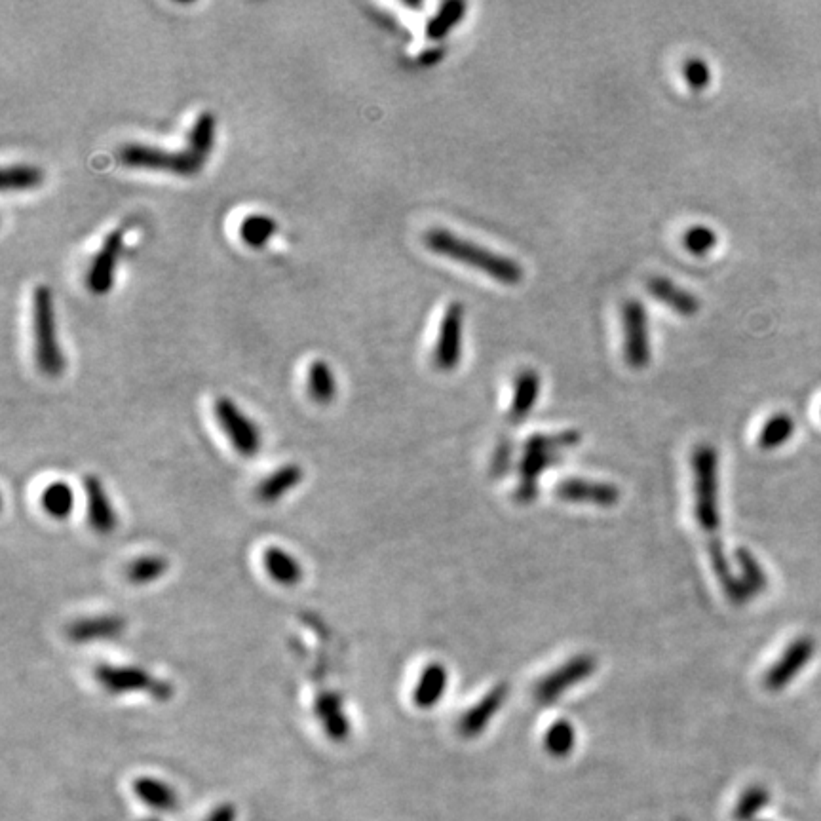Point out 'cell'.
<instances>
[{"label": "cell", "instance_id": "obj_1", "mask_svg": "<svg viewBox=\"0 0 821 821\" xmlns=\"http://www.w3.org/2000/svg\"><path fill=\"white\" fill-rule=\"evenodd\" d=\"M424 244L430 251L449 257L466 267L476 268L504 286H517L523 282L525 272L514 259L495 253L491 249L481 248L478 244L464 240L449 230H428L424 236Z\"/></svg>", "mask_w": 821, "mask_h": 821}, {"label": "cell", "instance_id": "obj_2", "mask_svg": "<svg viewBox=\"0 0 821 821\" xmlns=\"http://www.w3.org/2000/svg\"><path fill=\"white\" fill-rule=\"evenodd\" d=\"M33 335L35 360L42 375L59 377L65 371V354L58 343L54 295L48 286H37L33 293Z\"/></svg>", "mask_w": 821, "mask_h": 821}, {"label": "cell", "instance_id": "obj_3", "mask_svg": "<svg viewBox=\"0 0 821 821\" xmlns=\"http://www.w3.org/2000/svg\"><path fill=\"white\" fill-rule=\"evenodd\" d=\"M94 679L101 690H105L111 696L145 694L162 704L170 702L175 696L173 683L141 666L99 664L94 668Z\"/></svg>", "mask_w": 821, "mask_h": 821}, {"label": "cell", "instance_id": "obj_4", "mask_svg": "<svg viewBox=\"0 0 821 821\" xmlns=\"http://www.w3.org/2000/svg\"><path fill=\"white\" fill-rule=\"evenodd\" d=\"M118 158L128 168H141L153 172L173 173L179 177H192L202 172L206 160L198 158L189 149L185 151H166L160 147H151L143 143H128L120 147Z\"/></svg>", "mask_w": 821, "mask_h": 821}, {"label": "cell", "instance_id": "obj_5", "mask_svg": "<svg viewBox=\"0 0 821 821\" xmlns=\"http://www.w3.org/2000/svg\"><path fill=\"white\" fill-rule=\"evenodd\" d=\"M213 413L223 434L227 436L232 449L242 459H253L263 449V432L259 424L249 419L246 411L227 396L217 398L213 403Z\"/></svg>", "mask_w": 821, "mask_h": 821}, {"label": "cell", "instance_id": "obj_6", "mask_svg": "<svg viewBox=\"0 0 821 821\" xmlns=\"http://www.w3.org/2000/svg\"><path fill=\"white\" fill-rule=\"evenodd\" d=\"M694 472H696V514L700 525L709 531L719 529V483H717V451L709 445H702L694 451Z\"/></svg>", "mask_w": 821, "mask_h": 821}, {"label": "cell", "instance_id": "obj_7", "mask_svg": "<svg viewBox=\"0 0 821 821\" xmlns=\"http://www.w3.org/2000/svg\"><path fill=\"white\" fill-rule=\"evenodd\" d=\"M624 356L633 369H645L650 363L649 316L641 301L628 299L622 305Z\"/></svg>", "mask_w": 821, "mask_h": 821}, {"label": "cell", "instance_id": "obj_8", "mask_svg": "<svg viewBox=\"0 0 821 821\" xmlns=\"http://www.w3.org/2000/svg\"><path fill=\"white\" fill-rule=\"evenodd\" d=\"M464 305L451 303L441 318L438 341L434 348V363L441 371H453L462 360V341H464Z\"/></svg>", "mask_w": 821, "mask_h": 821}, {"label": "cell", "instance_id": "obj_9", "mask_svg": "<svg viewBox=\"0 0 821 821\" xmlns=\"http://www.w3.org/2000/svg\"><path fill=\"white\" fill-rule=\"evenodd\" d=\"M128 630V620L116 612L90 614L73 620L65 628V637L75 645H92L107 643L122 637Z\"/></svg>", "mask_w": 821, "mask_h": 821}, {"label": "cell", "instance_id": "obj_10", "mask_svg": "<svg viewBox=\"0 0 821 821\" xmlns=\"http://www.w3.org/2000/svg\"><path fill=\"white\" fill-rule=\"evenodd\" d=\"M84 500L88 527L99 536H111L118 529V512L103 479L96 474L84 476Z\"/></svg>", "mask_w": 821, "mask_h": 821}, {"label": "cell", "instance_id": "obj_11", "mask_svg": "<svg viewBox=\"0 0 821 821\" xmlns=\"http://www.w3.org/2000/svg\"><path fill=\"white\" fill-rule=\"evenodd\" d=\"M816 652V641L810 635L795 639L787 649L783 650L782 658L772 664L764 675V687L770 692H780L801 673L804 666L810 664Z\"/></svg>", "mask_w": 821, "mask_h": 821}, {"label": "cell", "instance_id": "obj_12", "mask_svg": "<svg viewBox=\"0 0 821 821\" xmlns=\"http://www.w3.org/2000/svg\"><path fill=\"white\" fill-rule=\"evenodd\" d=\"M312 711H314V717L322 728V732L333 744H344L350 740L352 721L346 713L343 694L339 690H331V688L322 690L314 698Z\"/></svg>", "mask_w": 821, "mask_h": 821}, {"label": "cell", "instance_id": "obj_13", "mask_svg": "<svg viewBox=\"0 0 821 821\" xmlns=\"http://www.w3.org/2000/svg\"><path fill=\"white\" fill-rule=\"evenodd\" d=\"M124 246V232L113 230L103 240V246L97 251L92 265L86 274V287L97 297L107 295L115 286L116 265Z\"/></svg>", "mask_w": 821, "mask_h": 821}, {"label": "cell", "instance_id": "obj_14", "mask_svg": "<svg viewBox=\"0 0 821 821\" xmlns=\"http://www.w3.org/2000/svg\"><path fill=\"white\" fill-rule=\"evenodd\" d=\"M305 478V468L299 462H286L257 483L255 498L265 506H274L291 495Z\"/></svg>", "mask_w": 821, "mask_h": 821}, {"label": "cell", "instance_id": "obj_15", "mask_svg": "<svg viewBox=\"0 0 821 821\" xmlns=\"http://www.w3.org/2000/svg\"><path fill=\"white\" fill-rule=\"evenodd\" d=\"M263 569L268 578L282 588H297L305 580L301 559L282 546H268L263 552Z\"/></svg>", "mask_w": 821, "mask_h": 821}, {"label": "cell", "instance_id": "obj_16", "mask_svg": "<svg viewBox=\"0 0 821 821\" xmlns=\"http://www.w3.org/2000/svg\"><path fill=\"white\" fill-rule=\"evenodd\" d=\"M592 658H576L567 668L555 671L554 675L546 677L540 687L536 688V698L540 704H554L555 698L561 692H567L576 681L586 679L592 673Z\"/></svg>", "mask_w": 821, "mask_h": 821}, {"label": "cell", "instance_id": "obj_17", "mask_svg": "<svg viewBox=\"0 0 821 821\" xmlns=\"http://www.w3.org/2000/svg\"><path fill=\"white\" fill-rule=\"evenodd\" d=\"M132 791L139 801L154 812H173L179 808V795L172 783L154 776H139L132 782Z\"/></svg>", "mask_w": 821, "mask_h": 821}, {"label": "cell", "instance_id": "obj_18", "mask_svg": "<svg viewBox=\"0 0 821 821\" xmlns=\"http://www.w3.org/2000/svg\"><path fill=\"white\" fill-rule=\"evenodd\" d=\"M449 687V673L440 662H430L424 666L413 690V704L419 709L438 706Z\"/></svg>", "mask_w": 821, "mask_h": 821}, {"label": "cell", "instance_id": "obj_19", "mask_svg": "<svg viewBox=\"0 0 821 821\" xmlns=\"http://www.w3.org/2000/svg\"><path fill=\"white\" fill-rule=\"evenodd\" d=\"M647 291L654 299H658L660 303L669 306L671 310H675L681 316H694L700 312V301L696 295H692L687 289L677 286L675 282H671L668 278L662 276H654L647 282Z\"/></svg>", "mask_w": 821, "mask_h": 821}, {"label": "cell", "instance_id": "obj_20", "mask_svg": "<svg viewBox=\"0 0 821 821\" xmlns=\"http://www.w3.org/2000/svg\"><path fill=\"white\" fill-rule=\"evenodd\" d=\"M39 502L42 512L50 519L65 521L77 508V493L69 481L56 479L42 489Z\"/></svg>", "mask_w": 821, "mask_h": 821}, {"label": "cell", "instance_id": "obj_21", "mask_svg": "<svg viewBox=\"0 0 821 821\" xmlns=\"http://www.w3.org/2000/svg\"><path fill=\"white\" fill-rule=\"evenodd\" d=\"M508 688L497 687L489 696H485L478 706L468 709L459 723V732L464 738H476L483 728L489 725L500 707L506 702Z\"/></svg>", "mask_w": 821, "mask_h": 821}, {"label": "cell", "instance_id": "obj_22", "mask_svg": "<svg viewBox=\"0 0 821 821\" xmlns=\"http://www.w3.org/2000/svg\"><path fill=\"white\" fill-rule=\"evenodd\" d=\"M540 396V375L535 369L521 371L514 382V398L510 405V419L514 422L523 421L535 409L536 401Z\"/></svg>", "mask_w": 821, "mask_h": 821}, {"label": "cell", "instance_id": "obj_23", "mask_svg": "<svg viewBox=\"0 0 821 821\" xmlns=\"http://www.w3.org/2000/svg\"><path fill=\"white\" fill-rule=\"evenodd\" d=\"M170 559L162 554H143L126 565V580L134 586H151L170 573Z\"/></svg>", "mask_w": 821, "mask_h": 821}, {"label": "cell", "instance_id": "obj_24", "mask_svg": "<svg viewBox=\"0 0 821 821\" xmlns=\"http://www.w3.org/2000/svg\"><path fill=\"white\" fill-rule=\"evenodd\" d=\"M337 379L324 360H314L308 369V396L318 405H329L337 398Z\"/></svg>", "mask_w": 821, "mask_h": 821}, {"label": "cell", "instance_id": "obj_25", "mask_svg": "<svg viewBox=\"0 0 821 821\" xmlns=\"http://www.w3.org/2000/svg\"><path fill=\"white\" fill-rule=\"evenodd\" d=\"M466 2L462 0H449L443 2L440 10L426 23V37L430 40L445 39L453 27H457L460 21L466 16Z\"/></svg>", "mask_w": 821, "mask_h": 821}, {"label": "cell", "instance_id": "obj_26", "mask_svg": "<svg viewBox=\"0 0 821 821\" xmlns=\"http://www.w3.org/2000/svg\"><path fill=\"white\" fill-rule=\"evenodd\" d=\"M278 232V223L265 213H251L240 223V240L251 249H263Z\"/></svg>", "mask_w": 821, "mask_h": 821}, {"label": "cell", "instance_id": "obj_27", "mask_svg": "<svg viewBox=\"0 0 821 821\" xmlns=\"http://www.w3.org/2000/svg\"><path fill=\"white\" fill-rule=\"evenodd\" d=\"M0 183H2V191H33V189H39L44 183V172L39 166L14 164L2 170Z\"/></svg>", "mask_w": 821, "mask_h": 821}, {"label": "cell", "instance_id": "obj_28", "mask_svg": "<svg viewBox=\"0 0 821 821\" xmlns=\"http://www.w3.org/2000/svg\"><path fill=\"white\" fill-rule=\"evenodd\" d=\"M215 130H217V120L211 113H202L196 116L189 132V145L187 149L192 154H196L202 160H208L211 149L215 145Z\"/></svg>", "mask_w": 821, "mask_h": 821}, {"label": "cell", "instance_id": "obj_29", "mask_svg": "<svg viewBox=\"0 0 821 821\" xmlns=\"http://www.w3.org/2000/svg\"><path fill=\"white\" fill-rule=\"evenodd\" d=\"M795 434V421L787 413H778L764 422L763 430L759 434V447L764 451H772L785 445Z\"/></svg>", "mask_w": 821, "mask_h": 821}, {"label": "cell", "instance_id": "obj_30", "mask_svg": "<svg viewBox=\"0 0 821 821\" xmlns=\"http://www.w3.org/2000/svg\"><path fill=\"white\" fill-rule=\"evenodd\" d=\"M559 495L567 500H584V495H588V500L601 502V504H612L618 498V491L612 489L611 485H595L586 481H567L559 485Z\"/></svg>", "mask_w": 821, "mask_h": 821}, {"label": "cell", "instance_id": "obj_31", "mask_svg": "<svg viewBox=\"0 0 821 821\" xmlns=\"http://www.w3.org/2000/svg\"><path fill=\"white\" fill-rule=\"evenodd\" d=\"M576 744V732L569 721H557L544 734V747L554 757H567Z\"/></svg>", "mask_w": 821, "mask_h": 821}, {"label": "cell", "instance_id": "obj_32", "mask_svg": "<svg viewBox=\"0 0 821 821\" xmlns=\"http://www.w3.org/2000/svg\"><path fill=\"white\" fill-rule=\"evenodd\" d=\"M736 555H738V563H740L742 573H744L742 584H744L745 592H747L749 599H751L753 595H759V593L766 590L768 578H766V573H764L761 563L753 557L751 552L740 550Z\"/></svg>", "mask_w": 821, "mask_h": 821}, {"label": "cell", "instance_id": "obj_33", "mask_svg": "<svg viewBox=\"0 0 821 821\" xmlns=\"http://www.w3.org/2000/svg\"><path fill=\"white\" fill-rule=\"evenodd\" d=\"M770 801V793L763 785H751L744 791L740 801L736 804L734 818L736 821H751Z\"/></svg>", "mask_w": 821, "mask_h": 821}, {"label": "cell", "instance_id": "obj_34", "mask_svg": "<svg viewBox=\"0 0 821 821\" xmlns=\"http://www.w3.org/2000/svg\"><path fill=\"white\" fill-rule=\"evenodd\" d=\"M717 242H719L717 232L706 225H694L683 234V246L690 255H696V257H704L709 251H713L717 248Z\"/></svg>", "mask_w": 821, "mask_h": 821}, {"label": "cell", "instance_id": "obj_35", "mask_svg": "<svg viewBox=\"0 0 821 821\" xmlns=\"http://www.w3.org/2000/svg\"><path fill=\"white\" fill-rule=\"evenodd\" d=\"M683 77L692 90L702 92L711 84V67L702 58H688L683 65Z\"/></svg>", "mask_w": 821, "mask_h": 821}, {"label": "cell", "instance_id": "obj_36", "mask_svg": "<svg viewBox=\"0 0 821 821\" xmlns=\"http://www.w3.org/2000/svg\"><path fill=\"white\" fill-rule=\"evenodd\" d=\"M236 818H238L236 806L232 802H221L211 810L204 821H236Z\"/></svg>", "mask_w": 821, "mask_h": 821}, {"label": "cell", "instance_id": "obj_37", "mask_svg": "<svg viewBox=\"0 0 821 821\" xmlns=\"http://www.w3.org/2000/svg\"><path fill=\"white\" fill-rule=\"evenodd\" d=\"M443 58V50H430V52H426V54H422V61L421 63H436V61H440Z\"/></svg>", "mask_w": 821, "mask_h": 821}, {"label": "cell", "instance_id": "obj_38", "mask_svg": "<svg viewBox=\"0 0 821 821\" xmlns=\"http://www.w3.org/2000/svg\"><path fill=\"white\" fill-rule=\"evenodd\" d=\"M143 821H158V820H153V818H147V820H143Z\"/></svg>", "mask_w": 821, "mask_h": 821}]
</instances>
